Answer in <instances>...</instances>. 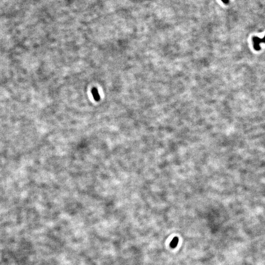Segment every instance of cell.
<instances>
[{
    "label": "cell",
    "instance_id": "1",
    "mask_svg": "<svg viewBox=\"0 0 265 265\" xmlns=\"http://www.w3.org/2000/svg\"><path fill=\"white\" fill-rule=\"evenodd\" d=\"M253 42V47L256 51H259L261 49L260 46V43H265V37L262 39H261L257 37H254L252 39Z\"/></svg>",
    "mask_w": 265,
    "mask_h": 265
},
{
    "label": "cell",
    "instance_id": "2",
    "mask_svg": "<svg viewBox=\"0 0 265 265\" xmlns=\"http://www.w3.org/2000/svg\"><path fill=\"white\" fill-rule=\"evenodd\" d=\"M92 94L93 96V98L94 99L95 101H98L100 100V95L99 94L98 90H97L96 88H93L92 90Z\"/></svg>",
    "mask_w": 265,
    "mask_h": 265
},
{
    "label": "cell",
    "instance_id": "3",
    "mask_svg": "<svg viewBox=\"0 0 265 265\" xmlns=\"http://www.w3.org/2000/svg\"><path fill=\"white\" fill-rule=\"evenodd\" d=\"M178 242V239L177 237H175L170 243V246L172 248H175L177 245Z\"/></svg>",
    "mask_w": 265,
    "mask_h": 265
}]
</instances>
